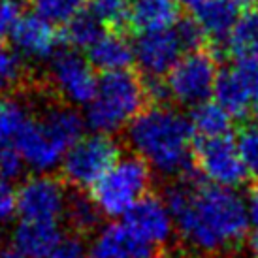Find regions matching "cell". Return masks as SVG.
Masks as SVG:
<instances>
[{
  "label": "cell",
  "mask_w": 258,
  "mask_h": 258,
  "mask_svg": "<svg viewBox=\"0 0 258 258\" xmlns=\"http://www.w3.org/2000/svg\"><path fill=\"white\" fill-rule=\"evenodd\" d=\"M166 204L179 237L200 254L234 251L251 226L243 198L213 183L181 181L166 192Z\"/></svg>",
  "instance_id": "6da1fadb"
},
{
  "label": "cell",
  "mask_w": 258,
  "mask_h": 258,
  "mask_svg": "<svg viewBox=\"0 0 258 258\" xmlns=\"http://www.w3.org/2000/svg\"><path fill=\"white\" fill-rule=\"evenodd\" d=\"M128 144L140 158L162 175H186L194 158L190 121L166 104H151L126 130Z\"/></svg>",
  "instance_id": "7a4b0ae2"
},
{
  "label": "cell",
  "mask_w": 258,
  "mask_h": 258,
  "mask_svg": "<svg viewBox=\"0 0 258 258\" xmlns=\"http://www.w3.org/2000/svg\"><path fill=\"white\" fill-rule=\"evenodd\" d=\"M145 102V83L136 74L128 70L102 74L93 100L87 104L85 122L94 132L113 134L144 111Z\"/></svg>",
  "instance_id": "3957f363"
},
{
  "label": "cell",
  "mask_w": 258,
  "mask_h": 258,
  "mask_svg": "<svg viewBox=\"0 0 258 258\" xmlns=\"http://www.w3.org/2000/svg\"><path fill=\"white\" fill-rule=\"evenodd\" d=\"M151 170L144 158H119L91 188V198L106 217H124L138 202L147 196Z\"/></svg>",
  "instance_id": "277c9868"
},
{
  "label": "cell",
  "mask_w": 258,
  "mask_h": 258,
  "mask_svg": "<svg viewBox=\"0 0 258 258\" xmlns=\"http://www.w3.org/2000/svg\"><path fill=\"white\" fill-rule=\"evenodd\" d=\"M119 144L109 134L94 132L83 136L62 158L64 179L79 190L93 188L94 183L119 160Z\"/></svg>",
  "instance_id": "5b68a950"
},
{
  "label": "cell",
  "mask_w": 258,
  "mask_h": 258,
  "mask_svg": "<svg viewBox=\"0 0 258 258\" xmlns=\"http://www.w3.org/2000/svg\"><path fill=\"white\" fill-rule=\"evenodd\" d=\"M219 66L208 49L188 51L168 74L166 85L170 98L181 106H200L215 93Z\"/></svg>",
  "instance_id": "8992f818"
},
{
  "label": "cell",
  "mask_w": 258,
  "mask_h": 258,
  "mask_svg": "<svg viewBox=\"0 0 258 258\" xmlns=\"http://www.w3.org/2000/svg\"><path fill=\"white\" fill-rule=\"evenodd\" d=\"M196 164L213 185L234 188L247 179V168L239 157L236 142L230 136L198 140L194 147Z\"/></svg>",
  "instance_id": "52a82bcc"
},
{
  "label": "cell",
  "mask_w": 258,
  "mask_h": 258,
  "mask_svg": "<svg viewBox=\"0 0 258 258\" xmlns=\"http://www.w3.org/2000/svg\"><path fill=\"white\" fill-rule=\"evenodd\" d=\"M51 78L58 93L70 104L78 106H87L93 100L98 85V78L94 76L89 58L70 47L58 49L51 57Z\"/></svg>",
  "instance_id": "ba28073f"
},
{
  "label": "cell",
  "mask_w": 258,
  "mask_h": 258,
  "mask_svg": "<svg viewBox=\"0 0 258 258\" xmlns=\"http://www.w3.org/2000/svg\"><path fill=\"white\" fill-rule=\"evenodd\" d=\"M66 196L62 185L49 175H38L25 181L17 190L21 221L57 222L66 211Z\"/></svg>",
  "instance_id": "9c48e42d"
},
{
  "label": "cell",
  "mask_w": 258,
  "mask_h": 258,
  "mask_svg": "<svg viewBox=\"0 0 258 258\" xmlns=\"http://www.w3.org/2000/svg\"><path fill=\"white\" fill-rule=\"evenodd\" d=\"M175 29L140 34L134 45V60L147 79H162L172 72L183 55Z\"/></svg>",
  "instance_id": "30bf717a"
},
{
  "label": "cell",
  "mask_w": 258,
  "mask_h": 258,
  "mask_svg": "<svg viewBox=\"0 0 258 258\" xmlns=\"http://www.w3.org/2000/svg\"><path fill=\"white\" fill-rule=\"evenodd\" d=\"M124 224L158 249H162L170 241L175 230L166 200H160L153 194H147L130 209L124 215Z\"/></svg>",
  "instance_id": "8fae6325"
},
{
  "label": "cell",
  "mask_w": 258,
  "mask_h": 258,
  "mask_svg": "<svg viewBox=\"0 0 258 258\" xmlns=\"http://www.w3.org/2000/svg\"><path fill=\"white\" fill-rule=\"evenodd\" d=\"M14 49L19 57H27L32 60H43L57 53V45L62 43L60 30L55 25L42 19L36 14L23 15L17 21L14 30L10 32Z\"/></svg>",
  "instance_id": "7c38bea8"
},
{
  "label": "cell",
  "mask_w": 258,
  "mask_h": 258,
  "mask_svg": "<svg viewBox=\"0 0 258 258\" xmlns=\"http://www.w3.org/2000/svg\"><path fill=\"white\" fill-rule=\"evenodd\" d=\"M158 254V247L140 237L124 222L102 228L91 247L93 258H157Z\"/></svg>",
  "instance_id": "4fadbf2b"
},
{
  "label": "cell",
  "mask_w": 258,
  "mask_h": 258,
  "mask_svg": "<svg viewBox=\"0 0 258 258\" xmlns=\"http://www.w3.org/2000/svg\"><path fill=\"white\" fill-rule=\"evenodd\" d=\"M14 145L25 158L27 166L36 172L53 170L58 162H62L66 155V151L55 142V138L45 130L42 122L34 119H30Z\"/></svg>",
  "instance_id": "5bb4252c"
},
{
  "label": "cell",
  "mask_w": 258,
  "mask_h": 258,
  "mask_svg": "<svg viewBox=\"0 0 258 258\" xmlns=\"http://www.w3.org/2000/svg\"><path fill=\"white\" fill-rule=\"evenodd\" d=\"M245 14V6L237 0H206L194 10V19L206 38L215 43H228L232 30Z\"/></svg>",
  "instance_id": "9a60e30c"
},
{
  "label": "cell",
  "mask_w": 258,
  "mask_h": 258,
  "mask_svg": "<svg viewBox=\"0 0 258 258\" xmlns=\"http://www.w3.org/2000/svg\"><path fill=\"white\" fill-rule=\"evenodd\" d=\"M179 21L175 0H130L128 27L138 34L173 29Z\"/></svg>",
  "instance_id": "2e32d148"
},
{
  "label": "cell",
  "mask_w": 258,
  "mask_h": 258,
  "mask_svg": "<svg viewBox=\"0 0 258 258\" xmlns=\"http://www.w3.org/2000/svg\"><path fill=\"white\" fill-rule=\"evenodd\" d=\"M87 58L93 68H98L102 74L128 70L134 62V45H130L121 32L109 30L91 45V49L87 51Z\"/></svg>",
  "instance_id": "e0dca14e"
},
{
  "label": "cell",
  "mask_w": 258,
  "mask_h": 258,
  "mask_svg": "<svg viewBox=\"0 0 258 258\" xmlns=\"http://www.w3.org/2000/svg\"><path fill=\"white\" fill-rule=\"evenodd\" d=\"M60 237L57 222L21 221L14 232V249L25 258H47Z\"/></svg>",
  "instance_id": "ac0fdd59"
},
{
  "label": "cell",
  "mask_w": 258,
  "mask_h": 258,
  "mask_svg": "<svg viewBox=\"0 0 258 258\" xmlns=\"http://www.w3.org/2000/svg\"><path fill=\"white\" fill-rule=\"evenodd\" d=\"M213 94L217 98V104L222 106L232 117H245L254 104L247 87H245L243 79L236 72V68H228V70L219 72Z\"/></svg>",
  "instance_id": "d6986e66"
},
{
  "label": "cell",
  "mask_w": 258,
  "mask_h": 258,
  "mask_svg": "<svg viewBox=\"0 0 258 258\" xmlns=\"http://www.w3.org/2000/svg\"><path fill=\"white\" fill-rule=\"evenodd\" d=\"M40 122H42L43 126H45V130L55 138V142L64 151H68L74 144H78L79 140L83 138L85 121L72 108L49 109L40 119Z\"/></svg>",
  "instance_id": "ffe728a7"
},
{
  "label": "cell",
  "mask_w": 258,
  "mask_h": 258,
  "mask_svg": "<svg viewBox=\"0 0 258 258\" xmlns=\"http://www.w3.org/2000/svg\"><path fill=\"white\" fill-rule=\"evenodd\" d=\"M104 25L94 17L89 10L78 12L70 21H66L60 29V40L66 47L76 51H89L98 38L104 34Z\"/></svg>",
  "instance_id": "44dd1931"
},
{
  "label": "cell",
  "mask_w": 258,
  "mask_h": 258,
  "mask_svg": "<svg viewBox=\"0 0 258 258\" xmlns=\"http://www.w3.org/2000/svg\"><path fill=\"white\" fill-rule=\"evenodd\" d=\"M188 121L192 126L194 138L198 136V140H211V138L228 136L232 115L217 102L208 100L192 109Z\"/></svg>",
  "instance_id": "7402d4cb"
},
{
  "label": "cell",
  "mask_w": 258,
  "mask_h": 258,
  "mask_svg": "<svg viewBox=\"0 0 258 258\" xmlns=\"http://www.w3.org/2000/svg\"><path fill=\"white\" fill-rule=\"evenodd\" d=\"M228 49L237 60L258 58V14L245 12L228 38Z\"/></svg>",
  "instance_id": "603a6c76"
},
{
  "label": "cell",
  "mask_w": 258,
  "mask_h": 258,
  "mask_svg": "<svg viewBox=\"0 0 258 258\" xmlns=\"http://www.w3.org/2000/svg\"><path fill=\"white\" fill-rule=\"evenodd\" d=\"M29 121L30 115L21 104L0 102V145H14Z\"/></svg>",
  "instance_id": "cb8c5ba5"
},
{
  "label": "cell",
  "mask_w": 258,
  "mask_h": 258,
  "mask_svg": "<svg viewBox=\"0 0 258 258\" xmlns=\"http://www.w3.org/2000/svg\"><path fill=\"white\" fill-rule=\"evenodd\" d=\"M89 12L104 27L121 32L128 25L130 0H89Z\"/></svg>",
  "instance_id": "d4e9b609"
},
{
  "label": "cell",
  "mask_w": 258,
  "mask_h": 258,
  "mask_svg": "<svg viewBox=\"0 0 258 258\" xmlns=\"http://www.w3.org/2000/svg\"><path fill=\"white\" fill-rule=\"evenodd\" d=\"M64 213L78 234H85V232L94 230V226L98 224V217H100V211L96 208V204L89 196H72V198H68Z\"/></svg>",
  "instance_id": "484cf974"
},
{
  "label": "cell",
  "mask_w": 258,
  "mask_h": 258,
  "mask_svg": "<svg viewBox=\"0 0 258 258\" xmlns=\"http://www.w3.org/2000/svg\"><path fill=\"white\" fill-rule=\"evenodd\" d=\"M85 0H30L34 14L53 25H64L81 12Z\"/></svg>",
  "instance_id": "4316f807"
},
{
  "label": "cell",
  "mask_w": 258,
  "mask_h": 258,
  "mask_svg": "<svg viewBox=\"0 0 258 258\" xmlns=\"http://www.w3.org/2000/svg\"><path fill=\"white\" fill-rule=\"evenodd\" d=\"M236 147L247 168V173L258 179V121L247 122L239 128Z\"/></svg>",
  "instance_id": "83f0119b"
},
{
  "label": "cell",
  "mask_w": 258,
  "mask_h": 258,
  "mask_svg": "<svg viewBox=\"0 0 258 258\" xmlns=\"http://www.w3.org/2000/svg\"><path fill=\"white\" fill-rule=\"evenodd\" d=\"M23 76V64L15 51L8 49L0 40V89L17 85Z\"/></svg>",
  "instance_id": "f1b7e54d"
},
{
  "label": "cell",
  "mask_w": 258,
  "mask_h": 258,
  "mask_svg": "<svg viewBox=\"0 0 258 258\" xmlns=\"http://www.w3.org/2000/svg\"><path fill=\"white\" fill-rule=\"evenodd\" d=\"M25 166L27 162L15 145H0V179L12 183L21 177Z\"/></svg>",
  "instance_id": "f546056e"
},
{
  "label": "cell",
  "mask_w": 258,
  "mask_h": 258,
  "mask_svg": "<svg viewBox=\"0 0 258 258\" xmlns=\"http://www.w3.org/2000/svg\"><path fill=\"white\" fill-rule=\"evenodd\" d=\"M175 32L179 36V42L183 45V49L188 53V51H196L202 49V43L206 40V34L202 27L198 25L196 19H179L175 23Z\"/></svg>",
  "instance_id": "4dcf8cb0"
},
{
  "label": "cell",
  "mask_w": 258,
  "mask_h": 258,
  "mask_svg": "<svg viewBox=\"0 0 258 258\" xmlns=\"http://www.w3.org/2000/svg\"><path fill=\"white\" fill-rule=\"evenodd\" d=\"M47 258H85V243L79 234H62Z\"/></svg>",
  "instance_id": "1f68e13d"
},
{
  "label": "cell",
  "mask_w": 258,
  "mask_h": 258,
  "mask_svg": "<svg viewBox=\"0 0 258 258\" xmlns=\"http://www.w3.org/2000/svg\"><path fill=\"white\" fill-rule=\"evenodd\" d=\"M17 188L10 181L0 179V224L12 221L17 215Z\"/></svg>",
  "instance_id": "d6a6232c"
},
{
  "label": "cell",
  "mask_w": 258,
  "mask_h": 258,
  "mask_svg": "<svg viewBox=\"0 0 258 258\" xmlns=\"http://www.w3.org/2000/svg\"><path fill=\"white\" fill-rule=\"evenodd\" d=\"M21 17V0H0V40L10 36Z\"/></svg>",
  "instance_id": "836d02e7"
},
{
  "label": "cell",
  "mask_w": 258,
  "mask_h": 258,
  "mask_svg": "<svg viewBox=\"0 0 258 258\" xmlns=\"http://www.w3.org/2000/svg\"><path fill=\"white\" fill-rule=\"evenodd\" d=\"M239 78L243 79L247 91L251 94L254 104H258V58H249V60H237L234 66Z\"/></svg>",
  "instance_id": "e575fe53"
},
{
  "label": "cell",
  "mask_w": 258,
  "mask_h": 258,
  "mask_svg": "<svg viewBox=\"0 0 258 258\" xmlns=\"http://www.w3.org/2000/svg\"><path fill=\"white\" fill-rule=\"evenodd\" d=\"M247 204V213H249V222L254 230H258V186H254L251 192H249V198L245 200Z\"/></svg>",
  "instance_id": "d590c367"
},
{
  "label": "cell",
  "mask_w": 258,
  "mask_h": 258,
  "mask_svg": "<svg viewBox=\"0 0 258 258\" xmlns=\"http://www.w3.org/2000/svg\"><path fill=\"white\" fill-rule=\"evenodd\" d=\"M0 258H25L19 251L10 247H0Z\"/></svg>",
  "instance_id": "8d00e7d4"
},
{
  "label": "cell",
  "mask_w": 258,
  "mask_h": 258,
  "mask_svg": "<svg viewBox=\"0 0 258 258\" xmlns=\"http://www.w3.org/2000/svg\"><path fill=\"white\" fill-rule=\"evenodd\" d=\"M175 2H177V6L188 8V10H196V8L200 6L202 2H206V0H175Z\"/></svg>",
  "instance_id": "74e56055"
},
{
  "label": "cell",
  "mask_w": 258,
  "mask_h": 258,
  "mask_svg": "<svg viewBox=\"0 0 258 258\" xmlns=\"http://www.w3.org/2000/svg\"><path fill=\"white\" fill-rule=\"evenodd\" d=\"M256 258H258V254H256Z\"/></svg>",
  "instance_id": "f35d334b"
}]
</instances>
